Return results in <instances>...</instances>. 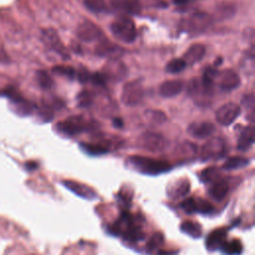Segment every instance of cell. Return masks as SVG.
Wrapping results in <instances>:
<instances>
[{"instance_id": "obj_21", "label": "cell", "mask_w": 255, "mask_h": 255, "mask_svg": "<svg viewBox=\"0 0 255 255\" xmlns=\"http://www.w3.org/2000/svg\"><path fill=\"white\" fill-rule=\"evenodd\" d=\"M229 190V184L225 179H219L217 181H215L214 183H212L211 187L209 188V195L215 199V200H222L227 192Z\"/></svg>"}, {"instance_id": "obj_23", "label": "cell", "mask_w": 255, "mask_h": 255, "mask_svg": "<svg viewBox=\"0 0 255 255\" xmlns=\"http://www.w3.org/2000/svg\"><path fill=\"white\" fill-rule=\"evenodd\" d=\"M180 230L192 238H199L201 236V226L193 221H184L180 225Z\"/></svg>"}, {"instance_id": "obj_32", "label": "cell", "mask_w": 255, "mask_h": 255, "mask_svg": "<svg viewBox=\"0 0 255 255\" xmlns=\"http://www.w3.org/2000/svg\"><path fill=\"white\" fill-rule=\"evenodd\" d=\"M52 71L57 75H60L69 79H73L76 76V71L74 70L73 67H70V66H62V65L55 66L52 69Z\"/></svg>"}, {"instance_id": "obj_18", "label": "cell", "mask_w": 255, "mask_h": 255, "mask_svg": "<svg viewBox=\"0 0 255 255\" xmlns=\"http://www.w3.org/2000/svg\"><path fill=\"white\" fill-rule=\"evenodd\" d=\"M121 51L122 49L119 46L110 42L106 38H102L96 48V53L98 55L102 57H110L112 59H116L120 55Z\"/></svg>"}, {"instance_id": "obj_42", "label": "cell", "mask_w": 255, "mask_h": 255, "mask_svg": "<svg viewBox=\"0 0 255 255\" xmlns=\"http://www.w3.org/2000/svg\"><path fill=\"white\" fill-rule=\"evenodd\" d=\"M38 167V163L35 161H28L25 163V168L27 170H35Z\"/></svg>"}, {"instance_id": "obj_25", "label": "cell", "mask_w": 255, "mask_h": 255, "mask_svg": "<svg viewBox=\"0 0 255 255\" xmlns=\"http://www.w3.org/2000/svg\"><path fill=\"white\" fill-rule=\"evenodd\" d=\"M249 160L244 157V156H232L229 157L222 165L223 169L226 170H232V169H237V168H241L244 167L248 164Z\"/></svg>"}, {"instance_id": "obj_22", "label": "cell", "mask_w": 255, "mask_h": 255, "mask_svg": "<svg viewBox=\"0 0 255 255\" xmlns=\"http://www.w3.org/2000/svg\"><path fill=\"white\" fill-rule=\"evenodd\" d=\"M81 149L90 154V155H102L109 152V148L105 145L99 143H91V142H81L80 143Z\"/></svg>"}, {"instance_id": "obj_10", "label": "cell", "mask_w": 255, "mask_h": 255, "mask_svg": "<svg viewBox=\"0 0 255 255\" xmlns=\"http://www.w3.org/2000/svg\"><path fill=\"white\" fill-rule=\"evenodd\" d=\"M76 34L80 40L85 42L96 41L103 38L101 29L96 24L88 20H85L78 25Z\"/></svg>"}, {"instance_id": "obj_12", "label": "cell", "mask_w": 255, "mask_h": 255, "mask_svg": "<svg viewBox=\"0 0 255 255\" xmlns=\"http://www.w3.org/2000/svg\"><path fill=\"white\" fill-rule=\"evenodd\" d=\"M218 86L222 91L229 92L236 89L240 84V78L233 70H223L217 75Z\"/></svg>"}, {"instance_id": "obj_43", "label": "cell", "mask_w": 255, "mask_h": 255, "mask_svg": "<svg viewBox=\"0 0 255 255\" xmlns=\"http://www.w3.org/2000/svg\"><path fill=\"white\" fill-rule=\"evenodd\" d=\"M123 120L122 119H120V118H115V119H113V125L116 127V128H122L123 127Z\"/></svg>"}, {"instance_id": "obj_44", "label": "cell", "mask_w": 255, "mask_h": 255, "mask_svg": "<svg viewBox=\"0 0 255 255\" xmlns=\"http://www.w3.org/2000/svg\"><path fill=\"white\" fill-rule=\"evenodd\" d=\"M175 251H165V250H160L158 252V255H174Z\"/></svg>"}, {"instance_id": "obj_16", "label": "cell", "mask_w": 255, "mask_h": 255, "mask_svg": "<svg viewBox=\"0 0 255 255\" xmlns=\"http://www.w3.org/2000/svg\"><path fill=\"white\" fill-rule=\"evenodd\" d=\"M183 86L184 84L181 80H167L160 84L158 92L163 98H172L181 93Z\"/></svg>"}, {"instance_id": "obj_33", "label": "cell", "mask_w": 255, "mask_h": 255, "mask_svg": "<svg viewBox=\"0 0 255 255\" xmlns=\"http://www.w3.org/2000/svg\"><path fill=\"white\" fill-rule=\"evenodd\" d=\"M145 117L146 119L150 122V123H155V124H161L165 121V115L162 112L159 111H153V110H149L146 111L145 113Z\"/></svg>"}, {"instance_id": "obj_15", "label": "cell", "mask_w": 255, "mask_h": 255, "mask_svg": "<svg viewBox=\"0 0 255 255\" xmlns=\"http://www.w3.org/2000/svg\"><path fill=\"white\" fill-rule=\"evenodd\" d=\"M62 184L67 187L69 190H71L73 193H75L76 195L88 199V200H93L97 197L96 192L89 187L88 185H85L83 183H79L73 180H64L62 181Z\"/></svg>"}, {"instance_id": "obj_4", "label": "cell", "mask_w": 255, "mask_h": 255, "mask_svg": "<svg viewBox=\"0 0 255 255\" xmlns=\"http://www.w3.org/2000/svg\"><path fill=\"white\" fill-rule=\"evenodd\" d=\"M212 24V17L205 12H195L180 22L182 31L189 34H200Z\"/></svg>"}, {"instance_id": "obj_14", "label": "cell", "mask_w": 255, "mask_h": 255, "mask_svg": "<svg viewBox=\"0 0 255 255\" xmlns=\"http://www.w3.org/2000/svg\"><path fill=\"white\" fill-rule=\"evenodd\" d=\"M215 131V127L210 122H196L188 127V132L196 138H206Z\"/></svg>"}, {"instance_id": "obj_17", "label": "cell", "mask_w": 255, "mask_h": 255, "mask_svg": "<svg viewBox=\"0 0 255 255\" xmlns=\"http://www.w3.org/2000/svg\"><path fill=\"white\" fill-rule=\"evenodd\" d=\"M226 235H227L226 228H218L213 230L206 237V241H205L206 248L211 251L220 249L222 245L226 242Z\"/></svg>"}, {"instance_id": "obj_34", "label": "cell", "mask_w": 255, "mask_h": 255, "mask_svg": "<svg viewBox=\"0 0 255 255\" xmlns=\"http://www.w3.org/2000/svg\"><path fill=\"white\" fill-rule=\"evenodd\" d=\"M179 206L184 212L188 214L195 213V198L189 197V198L183 199V201L180 202Z\"/></svg>"}, {"instance_id": "obj_41", "label": "cell", "mask_w": 255, "mask_h": 255, "mask_svg": "<svg viewBox=\"0 0 255 255\" xmlns=\"http://www.w3.org/2000/svg\"><path fill=\"white\" fill-rule=\"evenodd\" d=\"M246 119L249 123L255 125V106H251L247 112Z\"/></svg>"}, {"instance_id": "obj_40", "label": "cell", "mask_w": 255, "mask_h": 255, "mask_svg": "<svg viewBox=\"0 0 255 255\" xmlns=\"http://www.w3.org/2000/svg\"><path fill=\"white\" fill-rule=\"evenodd\" d=\"M242 132L250 139L251 142H255V125L244 128V130H242Z\"/></svg>"}, {"instance_id": "obj_5", "label": "cell", "mask_w": 255, "mask_h": 255, "mask_svg": "<svg viewBox=\"0 0 255 255\" xmlns=\"http://www.w3.org/2000/svg\"><path fill=\"white\" fill-rule=\"evenodd\" d=\"M92 125L93 124L86 120L83 116H72L63 121H60L57 124L56 128L59 132L71 136L88 130Z\"/></svg>"}, {"instance_id": "obj_36", "label": "cell", "mask_w": 255, "mask_h": 255, "mask_svg": "<svg viewBox=\"0 0 255 255\" xmlns=\"http://www.w3.org/2000/svg\"><path fill=\"white\" fill-rule=\"evenodd\" d=\"M188 190H189V184H188V182L180 183L176 188L174 187L172 196H173V197H181V196H184L185 194L188 193Z\"/></svg>"}, {"instance_id": "obj_6", "label": "cell", "mask_w": 255, "mask_h": 255, "mask_svg": "<svg viewBox=\"0 0 255 255\" xmlns=\"http://www.w3.org/2000/svg\"><path fill=\"white\" fill-rule=\"evenodd\" d=\"M143 98V88L139 81L133 80L129 81L123 87L122 90V102L126 106H135L138 105Z\"/></svg>"}, {"instance_id": "obj_38", "label": "cell", "mask_w": 255, "mask_h": 255, "mask_svg": "<svg viewBox=\"0 0 255 255\" xmlns=\"http://www.w3.org/2000/svg\"><path fill=\"white\" fill-rule=\"evenodd\" d=\"M243 37L252 47L255 48V28H246L243 32Z\"/></svg>"}, {"instance_id": "obj_13", "label": "cell", "mask_w": 255, "mask_h": 255, "mask_svg": "<svg viewBox=\"0 0 255 255\" xmlns=\"http://www.w3.org/2000/svg\"><path fill=\"white\" fill-rule=\"evenodd\" d=\"M42 41L45 44L46 47H48L51 50H54L58 54H60L64 58H68V54L66 52V49L62 45L58 34L52 30V29H47L42 31Z\"/></svg>"}, {"instance_id": "obj_1", "label": "cell", "mask_w": 255, "mask_h": 255, "mask_svg": "<svg viewBox=\"0 0 255 255\" xmlns=\"http://www.w3.org/2000/svg\"><path fill=\"white\" fill-rule=\"evenodd\" d=\"M128 162L136 171L147 175H157L171 169V164L166 160L140 155L129 156Z\"/></svg>"}, {"instance_id": "obj_20", "label": "cell", "mask_w": 255, "mask_h": 255, "mask_svg": "<svg viewBox=\"0 0 255 255\" xmlns=\"http://www.w3.org/2000/svg\"><path fill=\"white\" fill-rule=\"evenodd\" d=\"M113 5L128 14H138L141 9L139 0H113Z\"/></svg>"}, {"instance_id": "obj_35", "label": "cell", "mask_w": 255, "mask_h": 255, "mask_svg": "<svg viewBox=\"0 0 255 255\" xmlns=\"http://www.w3.org/2000/svg\"><path fill=\"white\" fill-rule=\"evenodd\" d=\"M163 242V236L161 233H155L153 234V236L150 238V240L147 243V247L148 249H155L157 248L159 245H161Z\"/></svg>"}, {"instance_id": "obj_30", "label": "cell", "mask_w": 255, "mask_h": 255, "mask_svg": "<svg viewBox=\"0 0 255 255\" xmlns=\"http://www.w3.org/2000/svg\"><path fill=\"white\" fill-rule=\"evenodd\" d=\"M85 7L94 13H101L106 10L105 0H84Z\"/></svg>"}, {"instance_id": "obj_45", "label": "cell", "mask_w": 255, "mask_h": 255, "mask_svg": "<svg viewBox=\"0 0 255 255\" xmlns=\"http://www.w3.org/2000/svg\"><path fill=\"white\" fill-rule=\"evenodd\" d=\"M190 0H173V2L176 5H185L186 3H188Z\"/></svg>"}, {"instance_id": "obj_28", "label": "cell", "mask_w": 255, "mask_h": 255, "mask_svg": "<svg viewBox=\"0 0 255 255\" xmlns=\"http://www.w3.org/2000/svg\"><path fill=\"white\" fill-rule=\"evenodd\" d=\"M186 62L183 59H179V58H175L170 60L166 66H165V71L167 73L170 74H177L181 71L184 70V68L186 67Z\"/></svg>"}, {"instance_id": "obj_19", "label": "cell", "mask_w": 255, "mask_h": 255, "mask_svg": "<svg viewBox=\"0 0 255 255\" xmlns=\"http://www.w3.org/2000/svg\"><path fill=\"white\" fill-rule=\"evenodd\" d=\"M205 47L202 44H193L191 45L184 53L183 60L186 62L187 65H194L202 60L205 55Z\"/></svg>"}, {"instance_id": "obj_26", "label": "cell", "mask_w": 255, "mask_h": 255, "mask_svg": "<svg viewBox=\"0 0 255 255\" xmlns=\"http://www.w3.org/2000/svg\"><path fill=\"white\" fill-rule=\"evenodd\" d=\"M220 249L225 255H239L242 252V244L239 240L234 239L226 241Z\"/></svg>"}, {"instance_id": "obj_2", "label": "cell", "mask_w": 255, "mask_h": 255, "mask_svg": "<svg viewBox=\"0 0 255 255\" xmlns=\"http://www.w3.org/2000/svg\"><path fill=\"white\" fill-rule=\"evenodd\" d=\"M111 232L117 235H123L129 241H139L144 237L139 226L133 223L131 215L128 212H123L120 218L111 227Z\"/></svg>"}, {"instance_id": "obj_8", "label": "cell", "mask_w": 255, "mask_h": 255, "mask_svg": "<svg viewBox=\"0 0 255 255\" xmlns=\"http://www.w3.org/2000/svg\"><path fill=\"white\" fill-rule=\"evenodd\" d=\"M225 141L220 137H212L202 145L200 150V158L204 161L218 159L225 154Z\"/></svg>"}, {"instance_id": "obj_24", "label": "cell", "mask_w": 255, "mask_h": 255, "mask_svg": "<svg viewBox=\"0 0 255 255\" xmlns=\"http://www.w3.org/2000/svg\"><path fill=\"white\" fill-rule=\"evenodd\" d=\"M219 177H220L219 169L214 166H210V167L203 169L199 174L200 180L204 183H210V182L214 183L215 181L220 179Z\"/></svg>"}, {"instance_id": "obj_39", "label": "cell", "mask_w": 255, "mask_h": 255, "mask_svg": "<svg viewBox=\"0 0 255 255\" xmlns=\"http://www.w3.org/2000/svg\"><path fill=\"white\" fill-rule=\"evenodd\" d=\"M91 75H92V74H90L86 69H81V70L79 71L78 75H77V78H78L79 82L85 84V83H87L88 81H91Z\"/></svg>"}, {"instance_id": "obj_29", "label": "cell", "mask_w": 255, "mask_h": 255, "mask_svg": "<svg viewBox=\"0 0 255 255\" xmlns=\"http://www.w3.org/2000/svg\"><path fill=\"white\" fill-rule=\"evenodd\" d=\"M214 211L213 205L202 198L195 199V213H201V214H210Z\"/></svg>"}, {"instance_id": "obj_9", "label": "cell", "mask_w": 255, "mask_h": 255, "mask_svg": "<svg viewBox=\"0 0 255 255\" xmlns=\"http://www.w3.org/2000/svg\"><path fill=\"white\" fill-rule=\"evenodd\" d=\"M240 108L237 104L229 102L222 105L215 113V118L218 124L221 126H229L231 125L239 116Z\"/></svg>"}, {"instance_id": "obj_11", "label": "cell", "mask_w": 255, "mask_h": 255, "mask_svg": "<svg viewBox=\"0 0 255 255\" xmlns=\"http://www.w3.org/2000/svg\"><path fill=\"white\" fill-rule=\"evenodd\" d=\"M102 73L106 76L107 80L119 81L127 75V67L120 60L111 59L103 68Z\"/></svg>"}, {"instance_id": "obj_27", "label": "cell", "mask_w": 255, "mask_h": 255, "mask_svg": "<svg viewBox=\"0 0 255 255\" xmlns=\"http://www.w3.org/2000/svg\"><path fill=\"white\" fill-rule=\"evenodd\" d=\"M36 80L39 86L45 90L51 89L54 84L52 77L44 70H39L36 72Z\"/></svg>"}, {"instance_id": "obj_37", "label": "cell", "mask_w": 255, "mask_h": 255, "mask_svg": "<svg viewBox=\"0 0 255 255\" xmlns=\"http://www.w3.org/2000/svg\"><path fill=\"white\" fill-rule=\"evenodd\" d=\"M91 81L93 82L94 85L97 86H105L106 82L108 81L106 76L102 72H97L91 75Z\"/></svg>"}, {"instance_id": "obj_31", "label": "cell", "mask_w": 255, "mask_h": 255, "mask_svg": "<svg viewBox=\"0 0 255 255\" xmlns=\"http://www.w3.org/2000/svg\"><path fill=\"white\" fill-rule=\"evenodd\" d=\"M93 100H94L93 93H91L90 91H87V90H84V91L80 92L78 97H77L78 105L80 107H84V108L90 107L93 103Z\"/></svg>"}, {"instance_id": "obj_3", "label": "cell", "mask_w": 255, "mask_h": 255, "mask_svg": "<svg viewBox=\"0 0 255 255\" xmlns=\"http://www.w3.org/2000/svg\"><path fill=\"white\" fill-rule=\"evenodd\" d=\"M111 32L115 38L123 43H131L136 37L135 25L127 15H120L114 20L111 24Z\"/></svg>"}, {"instance_id": "obj_7", "label": "cell", "mask_w": 255, "mask_h": 255, "mask_svg": "<svg viewBox=\"0 0 255 255\" xmlns=\"http://www.w3.org/2000/svg\"><path fill=\"white\" fill-rule=\"evenodd\" d=\"M137 144L146 150L157 152L166 148L168 141L159 133L153 131H145L137 138Z\"/></svg>"}]
</instances>
